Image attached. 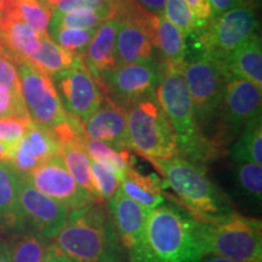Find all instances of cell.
Masks as SVG:
<instances>
[{
    "instance_id": "d4e9b609",
    "label": "cell",
    "mask_w": 262,
    "mask_h": 262,
    "mask_svg": "<svg viewBox=\"0 0 262 262\" xmlns=\"http://www.w3.org/2000/svg\"><path fill=\"white\" fill-rule=\"evenodd\" d=\"M62 159L67 166L68 171L73 176L78 185L84 191L93 196L94 201L102 203L94 187L93 178H91V159L84 148L83 142H70L62 145Z\"/></svg>"
},
{
    "instance_id": "52a82bcc",
    "label": "cell",
    "mask_w": 262,
    "mask_h": 262,
    "mask_svg": "<svg viewBox=\"0 0 262 262\" xmlns=\"http://www.w3.org/2000/svg\"><path fill=\"white\" fill-rule=\"evenodd\" d=\"M125 113L129 148L149 162L180 157L171 123L156 93L131 103Z\"/></svg>"
},
{
    "instance_id": "f1b7e54d",
    "label": "cell",
    "mask_w": 262,
    "mask_h": 262,
    "mask_svg": "<svg viewBox=\"0 0 262 262\" xmlns=\"http://www.w3.org/2000/svg\"><path fill=\"white\" fill-rule=\"evenodd\" d=\"M234 187L238 194L260 205L262 198V166L254 163L233 164Z\"/></svg>"
},
{
    "instance_id": "5bb4252c",
    "label": "cell",
    "mask_w": 262,
    "mask_h": 262,
    "mask_svg": "<svg viewBox=\"0 0 262 262\" xmlns=\"http://www.w3.org/2000/svg\"><path fill=\"white\" fill-rule=\"evenodd\" d=\"M19 209L29 231L48 241L56 238L67 222L70 209L33 187L24 175L19 186Z\"/></svg>"
},
{
    "instance_id": "f6af8a7d",
    "label": "cell",
    "mask_w": 262,
    "mask_h": 262,
    "mask_svg": "<svg viewBox=\"0 0 262 262\" xmlns=\"http://www.w3.org/2000/svg\"><path fill=\"white\" fill-rule=\"evenodd\" d=\"M201 262H233L231 260H227L225 257H220V256H215V255H206L202 258Z\"/></svg>"
},
{
    "instance_id": "7c38bea8",
    "label": "cell",
    "mask_w": 262,
    "mask_h": 262,
    "mask_svg": "<svg viewBox=\"0 0 262 262\" xmlns=\"http://www.w3.org/2000/svg\"><path fill=\"white\" fill-rule=\"evenodd\" d=\"M54 80L66 111L81 124L102 103V85L91 73L84 58L70 70L54 74Z\"/></svg>"
},
{
    "instance_id": "74e56055",
    "label": "cell",
    "mask_w": 262,
    "mask_h": 262,
    "mask_svg": "<svg viewBox=\"0 0 262 262\" xmlns=\"http://www.w3.org/2000/svg\"><path fill=\"white\" fill-rule=\"evenodd\" d=\"M0 88L21 94V83L15 62L4 54H0Z\"/></svg>"
},
{
    "instance_id": "e0dca14e",
    "label": "cell",
    "mask_w": 262,
    "mask_h": 262,
    "mask_svg": "<svg viewBox=\"0 0 262 262\" xmlns=\"http://www.w3.org/2000/svg\"><path fill=\"white\" fill-rule=\"evenodd\" d=\"M85 135L102 141L117 150L129 148L126 113L123 107L104 96L101 106L83 123Z\"/></svg>"
},
{
    "instance_id": "1f68e13d",
    "label": "cell",
    "mask_w": 262,
    "mask_h": 262,
    "mask_svg": "<svg viewBox=\"0 0 262 262\" xmlns=\"http://www.w3.org/2000/svg\"><path fill=\"white\" fill-rule=\"evenodd\" d=\"M97 29V28H96ZM96 29H77V28H52L48 29L49 37L67 51L73 52L78 56L84 57Z\"/></svg>"
},
{
    "instance_id": "7bdbcfd3",
    "label": "cell",
    "mask_w": 262,
    "mask_h": 262,
    "mask_svg": "<svg viewBox=\"0 0 262 262\" xmlns=\"http://www.w3.org/2000/svg\"><path fill=\"white\" fill-rule=\"evenodd\" d=\"M15 10L14 0H0V24Z\"/></svg>"
},
{
    "instance_id": "44dd1931",
    "label": "cell",
    "mask_w": 262,
    "mask_h": 262,
    "mask_svg": "<svg viewBox=\"0 0 262 262\" xmlns=\"http://www.w3.org/2000/svg\"><path fill=\"white\" fill-rule=\"evenodd\" d=\"M165 187H168V185L164 179L162 180L153 173L143 175L134 166L120 181V189L129 198L146 206L149 210L165 203L166 193H164Z\"/></svg>"
},
{
    "instance_id": "277c9868",
    "label": "cell",
    "mask_w": 262,
    "mask_h": 262,
    "mask_svg": "<svg viewBox=\"0 0 262 262\" xmlns=\"http://www.w3.org/2000/svg\"><path fill=\"white\" fill-rule=\"evenodd\" d=\"M21 95L29 119L48 130L62 145L84 142L85 131L77 118L66 111L51 75L39 70L27 60L16 62Z\"/></svg>"
},
{
    "instance_id": "836d02e7",
    "label": "cell",
    "mask_w": 262,
    "mask_h": 262,
    "mask_svg": "<svg viewBox=\"0 0 262 262\" xmlns=\"http://www.w3.org/2000/svg\"><path fill=\"white\" fill-rule=\"evenodd\" d=\"M163 15L182 33L185 39L194 31V21L185 0H166Z\"/></svg>"
},
{
    "instance_id": "603a6c76",
    "label": "cell",
    "mask_w": 262,
    "mask_h": 262,
    "mask_svg": "<svg viewBox=\"0 0 262 262\" xmlns=\"http://www.w3.org/2000/svg\"><path fill=\"white\" fill-rule=\"evenodd\" d=\"M150 42L162 52L164 62L181 66L186 57V39L163 14L155 15Z\"/></svg>"
},
{
    "instance_id": "ac0fdd59",
    "label": "cell",
    "mask_w": 262,
    "mask_h": 262,
    "mask_svg": "<svg viewBox=\"0 0 262 262\" xmlns=\"http://www.w3.org/2000/svg\"><path fill=\"white\" fill-rule=\"evenodd\" d=\"M22 173L8 159L0 160V234L26 231L19 209V186Z\"/></svg>"
},
{
    "instance_id": "d6986e66",
    "label": "cell",
    "mask_w": 262,
    "mask_h": 262,
    "mask_svg": "<svg viewBox=\"0 0 262 262\" xmlns=\"http://www.w3.org/2000/svg\"><path fill=\"white\" fill-rule=\"evenodd\" d=\"M119 22L117 19H107L95 32L84 56V62L95 78L100 73L118 67L116 48L117 31Z\"/></svg>"
},
{
    "instance_id": "60d3db41",
    "label": "cell",
    "mask_w": 262,
    "mask_h": 262,
    "mask_svg": "<svg viewBox=\"0 0 262 262\" xmlns=\"http://www.w3.org/2000/svg\"><path fill=\"white\" fill-rule=\"evenodd\" d=\"M209 2H210L212 10H214L215 16H217L235 8V6L243 4L245 0H209Z\"/></svg>"
},
{
    "instance_id": "4fadbf2b",
    "label": "cell",
    "mask_w": 262,
    "mask_h": 262,
    "mask_svg": "<svg viewBox=\"0 0 262 262\" xmlns=\"http://www.w3.org/2000/svg\"><path fill=\"white\" fill-rule=\"evenodd\" d=\"M24 176L39 192L71 210L95 202L71 175L61 155L52 157Z\"/></svg>"
},
{
    "instance_id": "d590c367",
    "label": "cell",
    "mask_w": 262,
    "mask_h": 262,
    "mask_svg": "<svg viewBox=\"0 0 262 262\" xmlns=\"http://www.w3.org/2000/svg\"><path fill=\"white\" fill-rule=\"evenodd\" d=\"M31 119H22V118H0V142L11 146L17 142L31 124Z\"/></svg>"
},
{
    "instance_id": "7a4b0ae2",
    "label": "cell",
    "mask_w": 262,
    "mask_h": 262,
    "mask_svg": "<svg viewBox=\"0 0 262 262\" xmlns=\"http://www.w3.org/2000/svg\"><path fill=\"white\" fill-rule=\"evenodd\" d=\"M181 66L162 62L156 96L168 116L178 141L179 155L192 163L208 165L224 155L216 143L202 133L196 123Z\"/></svg>"
},
{
    "instance_id": "5b68a950",
    "label": "cell",
    "mask_w": 262,
    "mask_h": 262,
    "mask_svg": "<svg viewBox=\"0 0 262 262\" xmlns=\"http://www.w3.org/2000/svg\"><path fill=\"white\" fill-rule=\"evenodd\" d=\"M150 163L198 221L212 224L237 212L228 196L209 178L205 165L181 157Z\"/></svg>"
},
{
    "instance_id": "9a60e30c",
    "label": "cell",
    "mask_w": 262,
    "mask_h": 262,
    "mask_svg": "<svg viewBox=\"0 0 262 262\" xmlns=\"http://www.w3.org/2000/svg\"><path fill=\"white\" fill-rule=\"evenodd\" d=\"M107 210L123 250L126 251L127 257H131L142 243L150 210L129 198L120 187L107 202Z\"/></svg>"
},
{
    "instance_id": "cb8c5ba5",
    "label": "cell",
    "mask_w": 262,
    "mask_h": 262,
    "mask_svg": "<svg viewBox=\"0 0 262 262\" xmlns=\"http://www.w3.org/2000/svg\"><path fill=\"white\" fill-rule=\"evenodd\" d=\"M84 57L57 45L49 34H42L39 38V45L27 61L45 73L54 75L58 72L70 70L79 63Z\"/></svg>"
},
{
    "instance_id": "2e32d148",
    "label": "cell",
    "mask_w": 262,
    "mask_h": 262,
    "mask_svg": "<svg viewBox=\"0 0 262 262\" xmlns=\"http://www.w3.org/2000/svg\"><path fill=\"white\" fill-rule=\"evenodd\" d=\"M62 146L48 130L29 124L22 139L8 147L6 159L22 175H27L52 157L61 155Z\"/></svg>"
},
{
    "instance_id": "e575fe53",
    "label": "cell",
    "mask_w": 262,
    "mask_h": 262,
    "mask_svg": "<svg viewBox=\"0 0 262 262\" xmlns=\"http://www.w3.org/2000/svg\"><path fill=\"white\" fill-rule=\"evenodd\" d=\"M113 3L114 0H58L52 8V11L63 14L73 10H91L103 12L108 19H112Z\"/></svg>"
},
{
    "instance_id": "b9f144b4",
    "label": "cell",
    "mask_w": 262,
    "mask_h": 262,
    "mask_svg": "<svg viewBox=\"0 0 262 262\" xmlns=\"http://www.w3.org/2000/svg\"><path fill=\"white\" fill-rule=\"evenodd\" d=\"M143 10L153 15H160L164 12L166 0H135Z\"/></svg>"
},
{
    "instance_id": "4dcf8cb0",
    "label": "cell",
    "mask_w": 262,
    "mask_h": 262,
    "mask_svg": "<svg viewBox=\"0 0 262 262\" xmlns=\"http://www.w3.org/2000/svg\"><path fill=\"white\" fill-rule=\"evenodd\" d=\"M18 17L39 35L48 34L52 10L38 0H14Z\"/></svg>"
},
{
    "instance_id": "ab89813d",
    "label": "cell",
    "mask_w": 262,
    "mask_h": 262,
    "mask_svg": "<svg viewBox=\"0 0 262 262\" xmlns=\"http://www.w3.org/2000/svg\"><path fill=\"white\" fill-rule=\"evenodd\" d=\"M40 262H72L55 244H49Z\"/></svg>"
},
{
    "instance_id": "8fae6325",
    "label": "cell",
    "mask_w": 262,
    "mask_h": 262,
    "mask_svg": "<svg viewBox=\"0 0 262 262\" xmlns=\"http://www.w3.org/2000/svg\"><path fill=\"white\" fill-rule=\"evenodd\" d=\"M100 78L104 96L126 110L135 101L156 93L159 64L155 61L120 64L113 70L101 72Z\"/></svg>"
},
{
    "instance_id": "d6a6232c",
    "label": "cell",
    "mask_w": 262,
    "mask_h": 262,
    "mask_svg": "<svg viewBox=\"0 0 262 262\" xmlns=\"http://www.w3.org/2000/svg\"><path fill=\"white\" fill-rule=\"evenodd\" d=\"M91 178L94 187L102 202H108L120 187V181L112 170L91 160Z\"/></svg>"
},
{
    "instance_id": "4316f807",
    "label": "cell",
    "mask_w": 262,
    "mask_h": 262,
    "mask_svg": "<svg viewBox=\"0 0 262 262\" xmlns=\"http://www.w3.org/2000/svg\"><path fill=\"white\" fill-rule=\"evenodd\" d=\"M84 148L91 160L112 170L119 181L125 178L127 171L134 166L133 158L127 148L117 150L102 141L90 139L88 136L84 141Z\"/></svg>"
},
{
    "instance_id": "bcb514c9",
    "label": "cell",
    "mask_w": 262,
    "mask_h": 262,
    "mask_svg": "<svg viewBox=\"0 0 262 262\" xmlns=\"http://www.w3.org/2000/svg\"><path fill=\"white\" fill-rule=\"evenodd\" d=\"M8 145L0 142V160L6 159V155H8Z\"/></svg>"
},
{
    "instance_id": "30bf717a",
    "label": "cell",
    "mask_w": 262,
    "mask_h": 262,
    "mask_svg": "<svg viewBox=\"0 0 262 262\" xmlns=\"http://www.w3.org/2000/svg\"><path fill=\"white\" fill-rule=\"evenodd\" d=\"M196 31H201L196 38L201 52L228 54L258 34L256 5L253 0H245L243 4L215 16L206 27Z\"/></svg>"
},
{
    "instance_id": "3957f363",
    "label": "cell",
    "mask_w": 262,
    "mask_h": 262,
    "mask_svg": "<svg viewBox=\"0 0 262 262\" xmlns=\"http://www.w3.org/2000/svg\"><path fill=\"white\" fill-rule=\"evenodd\" d=\"M54 244L72 262H123V248L102 203L94 202L68 212Z\"/></svg>"
},
{
    "instance_id": "9c48e42d",
    "label": "cell",
    "mask_w": 262,
    "mask_h": 262,
    "mask_svg": "<svg viewBox=\"0 0 262 262\" xmlns=\"http://www.w3.org/2000/svg\"><path fill=\"white\" fill-rule=\"evenodd\" d=\"M262 88L251 81L229 77L226 81L214 142L222 150L231 145L249 123L261 117Z\"/></svg>"
},
{
    "instance_id": "f35d334b",
    "label": "cell",
    "mask_w": 262,
    "mask_h": 262,
    "mask_svg": "<svg viewBox=\"0 0 262 262\" xmlns=\"http://www.w3.org/2000/svg\"><path fill=\"white\" fill-rule=\"evenodd\" d=\"M185 3L194 21V31L206 27V25L215 17L209 0H185Z\"/></svg>"
},
{
    "instance_id": "f546056e",
    "label": "cell",
    "mask_w": 262,
    "mask_h": 262,
    "mask_svg": "<svg viewBox=\"0 0 262 262\" xmlns=\"http://www.w3.org/2000/svg\"><path fill=\"white\" fill-rule=\"evenodd\" d=\"M106 14L91 10H73L68 12H52V17L48 29L64 27L77 29H96L107 21Z\"/></svg>"
},
{
    "instance_id": "8992f818",
    "label": "cell",
    "mask_w": 262,
    "mask_h": 262,
    "mask_svg": "<svg viewBox=\"0 0 262 262\" xmlns=\"http://www.w3.org/2000/svg\"><path fill=\"white\" fill-rule=\"evenodd\" d=\"M181 72L191 97L196 123L202 133L212 140L229 74L221 58L212 52H199L191 60H185Z\"/></svg>"
},
{
    "instance_id": "c3c4849f",
    "label": "cell",
    "mask_w": 262,
    "mask_h": 262,
    "mask_svg": "<svg viewBox=\"0 0 262 262\" xmlns=\"http://www.w3.org/2000/svg\"><path fill=\"white\" fill-rule=\"evenodd\" d=\"M0 54H4L5 55V52H4V50H3V49H2V47H0ZM10 58V57H9Z\"/></svg>"
},
{
    "instance_id": "6da1fadb",
    "label": "cell",
    "mask_w": 262,
    "mask_h": 262,
    "mask_svg": "<svg viewBox=\"0 0 262 262\" xmlns=\"http://www.w3.org/2000/svg\"><path fill=\"white\" fill-rule=\"evenodd\" d=\"M201 221L181 205L163 203L147 219L142 243L130 262H201Z\"/></svg>"
},
{
    "instance_id": "8d00e7d4",
    "label": "cell",
    "mask_w": 262,
    "mask_h": 262,
    "mask_svg": "<svg viewBox=\"0 0 262 262\" xmlns=\"http://www.w3.org/2000/svg\"><path fill=\"white\" fill-rule=\"evenodd\" d=\"M9 117L29 119L22 95L0 88V118Z\"/></svg>"
},
{
    "instance_id": "ba28073f",
    "label": "cell",
    "mask_w": 262,
    "mask_h": 262,
    "mask_svg": "<svg viewBox=\"0 0 262 262\" xmlns=\"http://www.w3.org/2000/svg\"><path fill=\"white\" fill-rule=\"evenodd\" d=\"M204 254L225 257L233 262L262 261L261 221L241 214L212 224L201 222Z\"/></svg>"
},
{
    "instance_id": "7402d4cb",
    "label": "cell",
    "mask_w": 262,
    "mask_h": 262,
    "mask_svg": "<svg viewBox=\"0 0 262 262\" xmlns=\"http://www.w3.org/2000/svg\"><path fill=\"white\" fill-rule=\"evenodd\" d=\"M118 66L153 61V44L147 35L126 22H119L116 39Z\"/></svg>"
},
{
    "instance_id": "83f0119b",
    "label": "cell",
    "mask_w": 262,
    "mask_h": 262,
    "mask_svg": "<svg viewBox=\"0 0 262 262\" xmlns=\"http://www.w3.org/2000/svg\"><path fill=\"white\" fill-rule=\"evenodd\" d=\"M6 242L11 262H40L49 245L48 239L29 229L10 234Z\"/></svg>"
},
{
    "instance_id": "484cf974",
    "label": "cell",
    "mask_w": 262,
    "mask_h": 262,
    "mask_svg": "<svg viewBox=\"0 0 262 262\" xmlns=\"http://www.w3.org/2000/svg\"><path fill=\"white\" fill-rule=\"evenodd\" d=\"M233 163L262 164V117L250 122L228 150Z\"/></svg>"
},
{
    "instance_id": "7dc6e473",
    "label": "cell",
    "mask_w": 262,
    "mask_h": 262,
    "mask_svg": "<svg viewBox=\"0 0 262 262\" xmlns=\"http://www.w3.org/2000/svg\"><path fill=\"white\" fill-rule=\"evenodd\" d=\"M38 2L40 3H44V4H47L49 8H50L52 10V8H54L55 5H56V3L58 2V0H38Z\"/></svg>"
},
{
    "instance_id": "ee69618b",
    "label": "cell",
    "mask_w": 262,
    "mask_h": 262,
    "mask_svg": "<svg viewBox=\"0 0 262 262\" xmlns=\"http://www.w3.org/2000/svg\"><path fill=\"white\" fill-rule=\"evenodd\" d=\"M0 262H11L8 242L0 237Z\"/></svg>"
},
{
    "instance_id": "ffe728a7",
    "label": "cell",
    "mask_w": 262,
    "mask_h": 262,
    "mask_svg": "<svg viewBox=\"0 0 262 262\" xmlns=\"http://www.w3.org/2000/svg\"><path fill=\"white\" fill-rule=\"evenodd\" d=\"M221 58L229 77L251 81L262 88V51L260 35L249 39L241 47L226 55H217Z\"/></svg>"
}]
</instances>
